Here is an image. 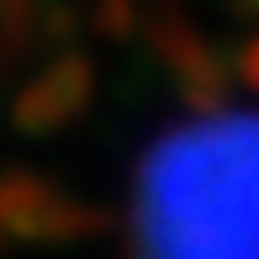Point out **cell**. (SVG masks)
I'll return each mask as SVG.
<instances>
[{
    "label": "cell",
    "mask_w": 259,
    "mask_h": 259,
    "mask_svg": "<svg viewBox=\"0 0 259 259\" xmlns=\"http://www.w3.org/2000/svg\"><path fill=\"white\" fill-rule=\"evenodd\" d=\"M145 259H259V115L169 135L140 180Z\"/></svg>",
    "instance_id": "cell-1"
}]
</instances>
